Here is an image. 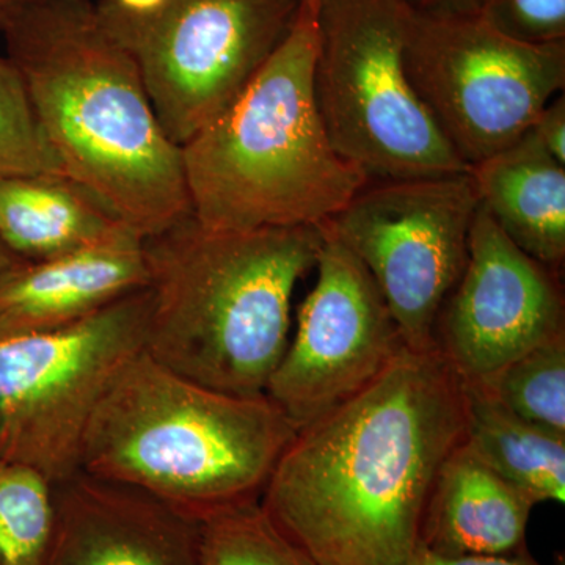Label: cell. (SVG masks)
Here are the masks:
<instances>
[{
	"mask_svg": "<svg viewBox=\"0 0 565 565\" xmlns=\"http://www.w3.org/2000/svg\"><path fill=\"white\" fill-rule=\"evenodd\" d=\"M465 423L462 377L437 349L405 348L297 429L259 504L316 565H419L424 512Z\"/></svg>",
	"mask_w": 565,
	"mask_h": 565,
	"instance_id": "1",
	"label": "cell"
},
{
	"mask_svg": "<svg viewBox=\"0 0 565 565\" xmlns=\"http://www.w3.org/2000/svg\"><path fill=\"white\" fill-rule=\"evenodd\" d=\"M63 177L140 234L192 214L181 147L92 0H28L3 29Z\"/></svg>",
	"mask_w": 565,
	"mask_h": 565,
	"instance_id": "2",
	"label": "cell"
},
{
	"mask_svg": "<svg viewBox=\"0 0 565 565\" xmlns=\"http://www.w3.org/2000/svg\"><path fill=\"white\" fill-rule=\"evenodd\" d=\"M322 243L321 226L215 232L192 214L145 237V351L207 388L266 394L288 349L294 289Z\"/></svg>",
	"mask_w": 565,
	"mask_h": 565,
	"instance_id": "3",
	"label": "cell"
},
{
	"mask_svg": "<svg viewBox=\"0 0 565 565\" xmlns=\"http://www.w3.org/2000/svg\"><path fill=\"white\" fill-rule=\"evenodd\" d=\"M319 0L228 109L181 147L192 217L215 232L321 226L370 177L333 147L316 103Z\"/></svg>",
	"mask_w": 565,
	"mask_h": 565,
	"instance_id": "4",
	"label": "cell"
},
{
	"mask_svg": "<svg viewBox=\"0 0 565 565\" xmlns=\"http://www.w3.org/2000/svg\"><path fill=\"white\" fill-rule=\"evenodd\" d=\"M297 429L267 394L207 388L143 349L96 405L81 471L137 487L200 522L259 501Z\"/></svg>",
	"mask_w": 565,
	"mask_h": 565,
	"instance_id": "5",
	"label": "cell"
},
{
	"mask_svg": "<svg viewBox=\"0 0 565 565\" xmlns=\"http://www.w3.org/2000/svg\"><path fill=\"white\" fill-rule=\"evenodd\" d=\"M407 0H319L316 103L330 140L373 181L467 172L405 66Z\"/></svg>",
	"mask_w": 565,
	"mask_h": 565,
	"instance_id": "6",
	"label": "cell"
},
{
	"mask_svg": "<svg viewBox=\"0 0 565 565\" xmlns=\"http://www.w3.org/2000/svg\"><path fill=\"white\" fill-rule=\"evenodd\" d=\"M150 310L145 288L63 329L0 340V460L52 484L79 473L85 429L111 379L143 351Z\"/></svg>",
	"mask_w": 565,
	"mask_h": 565,
	"instance_id": "7",
	"label": "cell"
},
{
	"mask_svg": "<svg viewBox=\"0 0 565 565\" xmlns=\"http://www.w3.org/2000/svg\"><path fill=\"white\" fill-rule=\"evenodd\" d=\"M302 0H166L147 13L102 0L107 31L131 55L156 117L178 147L243 93L285 39Z\"/></svg>",
	"mask_w": 565,
	"mask_h": 565,
	"instance_id": "8",
	"label": "cell"
},
{
	"mask_svg": "<svg viewBox=\"0 0 565 565\" xmlns=\"http://www.w3.org/2000/svg\"><path fill=\"white\" fill-rule=\"evenodd\" d=\"M405 66L435 125L470 167L519 140L564 92L565 43H523L473 11L415 10Z\"/></svg>",
	"mask_w": 565,
	"mask_h": 565,
	"instance_id": "9",
	"label": "cell"
},
{
	"mask_svg": "<svg viewBox=\"0 0 565 565\" xmlns=\"http://www.w3.org/2000/svg\"><path fill=\"white\" fill-rule=\"evenodd\" d=\"M478 207L468 170L371 180L321 226L366 267L405 345L433 351L438 315L467 266Z\"/></svg>",
	"mask_w": 565,
	"mask_h": 565,
	"instance_id": "10",
	"label": "cell"
},
{
	"mask_svg": "<svg viewBox=\"0 0 565 565\" xmlns=\"http://www.w3.org/2000/svg\"><path fill=\"white\" fill-rule=\"evenodd\" d=\"M316 267L296 338L266 388L297 427L362 392L407 348L374 278L329 233Z\"/></svg>",
	"mask_w": 565,
	"mask_h": 565,
	"instance_id": "11",
	"label": "cell"
},
{
	"mask_svg": "<svg viewBox=\"0 0 565 565\" xmlns=\"http://www.w3.org/2000/svg\"><path fill=\"white\" fill-rule=\"evenodd\" d=\"M563 333L559 273L520 250L479 203L467 266L435 323V349L465 384H478Z\"/></svg>",
	"mask_w": 565,
	"mask_h": 565,
	"instance_id": "12",
	"label": "cell"
},
{
	"mask_svg": "<svg viewBox=\"0 0 565 565\" xmlns=\"http://www.w3.org/2000/svg\"><path fill=\"white\" fill-rule=\"evenodd\" d=\"M54 503L47 565H202L199 522L137 487L79 471Z\"/></svg>",
	"mask_w": 565,
	"mask_h": 565,
	"instance_id": "13",
	"label": "cell"
},
{
	"mask_svg": "<svg viewBox=\"0 0 565 565\" xmlns=\"http://www.w3.org/2000/svg\"><path fill=\"white\" fill-rule=\"evenodd\" d=\"M148 285L143 237L132 230L58 258L22 263L0 281V340L63 329Z\"/></svg>",
	"mask_w": 565,
	"mask_h": 565,
	"instance_id": "14",
	"label": "cell"
},
{
	"mask_svg": "<svg viewBox=\"0 0 565 565\" xmlns=\"http://www.w3.org/2000/svg\"><path fill=\"white\" fill-rule=\"evenodd\" d=\"M534 503L460 444L446 459L424 512L423 550L434 555H508L526 545Z\"/></svg>",
	"mask_w": 565,
	"mask_h": 565,
	"instance_id": "15",
	"label": "cell"
},
{
	"mask_svg": "<svg viewBox=\"0 0 565 565\" xmlns=\"http://www.w3.org/2000/svg\"><path fill=\"white\" fill-rule=\"evenodd\" d=\"M468 172L498 228L520 250L559 273L565 262V166L527 131Z\"/></svg>",
	"mask_w": 565,
	"mask_h": 565,
	"instance_id": "16",
	"label": "cell"
},
{
	"mask_svg": "<svg viewBox=\"0 0 565 565\" xmlns=\"http://www.w3.org/2000/svg\"><path fill=\"white\" fill-rule=\"evenodd\" d=\"M129 230L92 193L63 174L0 181V239L22 262L58 258Z\"/></svg>",
	"mask_w": 565,
	"mask_h": 565,
	"instance_id": "17",
	"label": "cell"
},
{
	"mask_svg": "<svg viewBox=\"0 0 565 565\" xmlns=\"http://www.w3.org/2000/svg\"><path fill=\"white\" fill-rule=\"evenodd\" d=\"M467 386L463 445L534 505L565 501V435L527 423L479 386Z\"/></svg>",
	"mask_w": 565,
	"mask_h": 565,
	"instance_id": "18",
	"label": "cell"
},
{
	"mask_svg": "<svg viewBox=\"0 0 565 565\" xmlns=\"http://www.w3.org/2000/svg\"><path fill=\"white\" fill-rule=\"evenodd\" d=\"M470 385L525 422L565 435V333Z\"/></svg>",
	"mask_w": 565,
	"mask_h": 565,
	"instance_id": "19",
	"label": "cell"
},
{
	"mask_svg": "<svg viewBox=\"0 0 565 565\" xmlns=\"http://www.w3.org/2000/svg\"><path fill=\"white\" fill-rule=\"evenodd\" d=\"M54 484L28 465L0 460V565H47Z\"/></svg>",
	"mask_w": 565,
	"mask_h": 565,
	"instance_id": "20",
	"label": "cell"
},
{
	"mask_svg": "<svg viewBox=\"0 0 565 565\" xmlns=\"http://www.w3.org/2000/svg\"><path fill=\"white\" fill-rule=\"evenodd\" d=\"M202 565H316L278 530L259 501L199 522Z\"/></svg>",
	"mask_w": 565,
	"mask_h": 565,
	"instance_id": "21",
	"label": "cell"
},
{
	"mask_svg": "<svg viewBox=\"0 0 565 565\" xmlns=\"http://www.w3.org/2000/svg\"><path fill=\"white\" fill-rule=\"evenodd\" d=\"M33 174H63L20 70L0 57V181Z\"/></svg>",
	"mask_w": 565,
	"mask_h": 565,
	"instance_id": "22",
	"label": "cell"
},
{
	"mask_svg": "<svg viewBox=\"0 0 565 565\" xmlns=\"http://www.w3.org/2000/svg\"><path fill=\"white\" fill-rule=\"evenodd\" d=\"M473 13L523 43H565V0H473Z\"/></svg>",
	"mask_w": 565,
	"mask_h": 565,
	"instance_id": "23",
	"label": "cell"
},
{
	"mask_svg": "<svg viewBox=\"0 0 565 565\" xmlns=\"http://www.w3.org/2000/svg\"><path fill=\"white\" fill-rule=\"evenodd\" d=\"M542 148L561 166H565V98L564 93L546 104L527 129Z\"/></svg>",
	"mask_w": 565,
	"mask_h": 565,
	"instance_id": "24",
	"label": "cell"
},
{
	"mask_svg": "<svg viewBox=\"0 0 565 565\" xmlns=\"http://www.w3.org/2000/svg\"><path fill=\"white\" fill-rule=\"evenodd\" d=\"M419 565H544L541 561L531 555L527 546L508 553V555L492 556H459L448 557L434 555V553L423 550ZM555 565H565L564 556L557 557Z\"/></svg>",
	"mask_w": 565,
	"mask_h": 565,
	"instance_id": "25",
	"label": "cell"
},
{
	"mask_svg": "<svg viewBox=\"0 0 565 565\" xmlns=\"http://www.w3.org/2000/svg\"><path fill=\"white\" fill-rule=\"evenodd\" d=\"M416 11H473V0H407Z\"/></svg>",
	"mask_w": 565,
	"mask_h": 565,
	"instance_id": "26",
	"label": "cell"
},
{
	"mask_svg": "<svg viewBox=\"0 0 565 565\" xmlns=\"http://www.w3.org/2000/svg\"><path fill=\"white\" fill-rule=\"evenodd\" d=\"M122 10L134 11V13H147L161 7L166 0H107Z\"/></svg>",
	"mask_w": 565,
	"mask_h": 565,
	"instance_id": "27",
	"label": "cell"
},
{
	"mask_svg": "<svg viewBox=\"0 0 565 565\" xmlns=\"http://www.w3.org/2000/svg\"><path fill=\"white\" fill-rule=\"evenodd\" d=\"M28 0H0V31L10 24L11 20L20 13Z\"/></svg>",
	"mask_w": 565,
	"mask_h": 565,
	"instance_id": "28",
	"label": "cell"
},
{
	"mask_svg": "<svg viewBox=\"0 0 565 565\" xmlns=\"http://www.w3.org/2000/svg\"><path fill=\"white\" fill-rule=\"evenodd\" d=\"M22 263L25 262H22L14 253H11L9 248L6 247V244L2 243V239H0V281H2L11 270L21 266Z\"/></svg>",
	"mask_w": 565,
	"mask_h": 565,
	"instance_id": "29",
	"label": "cell"
}]
</instances>
